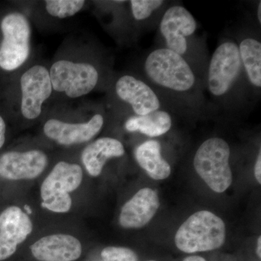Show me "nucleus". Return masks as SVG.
<instances>
[{
  "mask_svg": "<svg viewBox=\"0 0 261 261\" xmlns=\"http://www.w3.org/2000/svg\"><path fill=\"white\" fill-rule=\"evenodd\" d=\"M256 17L257 23H258L259 25H260L261 24V2H259L258 4H257V11H256Z\"/></svg>",
  "mask_w": 261,
  "mask_h": 261,
  "instance_id": "26",
  "label": "nucleus"
},
{
  "mask_svg": "<svg viewBox=\"0 0 261 261\" xmlns=\"http://www.w3.org/2000/svg\"><path fill=\"white\" fill-rule=\"evenodd\" d=\"M82 179L80 165L65 161L57 163L41 186L42 207L58 214L68 212L72 206L70 193L80 187Z\"/></svg>",
  "mask_w": 261,
  "mask_h": 261,
  "instance_id": "7",
  "label": "nucleus"
},
{
  "mask_svg": "<svg viewBox=\"0 0 261 261\" xmlns=\"http://www.w3.org/2000/svg\"><path fill=\"white\" fill-rule=\"evenodd\" d=\"M114 91L117 97L129 107L133 116H145L165 108L156 91L135 75H121L115 84Z\"/></svg>",
  "mask_w": 261,
  "mask_h": 261,
  "instance_id": "10",
  "label": "nucleus"
},
{
  "mask_svg": "<svg viewBox=\"0 0 261 261\" xmlns=\"http://www.w3.org/2000/svg\"><path fill=\"white\" fill-rule=\"evenodd\" d=\"M240 59L247 87L257 94L261 88V42L252 34H245L238 41Z\"/></svg>",
  "mask_w": 261,
  "mask_h": 261,
  "instance_id": "17",
  "label": "nucleus"
},
{
  "mask_svg": "<svg viewBox=\"0 0 261 261\" xmlns=\"http://www.w3.org/2000/svg\"><path fill=\"white\" fill-rule=\"evenodd\" d=\"M197 29V21L187 8L180 5L168 7L159 23V34L163 44L160 47L176 53L193 67L192 53Z\"/></svg>",
  "mask_w": 261,
  "mask_h": 261,
  "instance_id": "6",
  "label": "nucleus"
},
{
  "mask_svg": "<svg viewBox=\"0 0 261 261\" xmlns=\"http://www.w3.org/2000/svg\"><path fill=\"white\" fill-rule=\"evenodd\" d=\"M226 239L224 221L214 213L201 211L182 224L175 236L178 250L186 253L211 251L222 246Z\"/></svg>",
  "mask_w": 261,
  "mask_h": 261,
  "instance_id": "3",
  "label": "nucleus"
},
{
  "mask_svg": "<svg viewBox=\"0 0 261 261\" xmlns=\"http://www.w3.org/2000/svg\"><path fill=\"white\" fill-rule=\"evenodd\" d=\"M142 68L146 82L160 97L166 94L184 106H192L195 99H202L203 89L200 88L198 74L176 53L166 48H156L146 56Z\"/></svg>",
  "mask_w": 261,
  "mask_h": 261,
  "instance_id": "1",
  "label": "nucleus"
},
{
  "mask_svg": "<svg viewBox=\"0 0 261 261\" xmlns=\"http://www.w3.org/2000/svg\"><path fill=\"white\" fill-rule=\"evenodd\" d=\"M172 126L171 113L166 108L145 116H130L124 123L127 132H139L151 138L166 135Z\"/></svg>",
  "mask_w": 261,
  "mask_h": 261,
  "instance_id": "19",
  "label": "nucleus"
},
{
  "mask_svg": "<svg viewBox=\"0 0 261 261\" xmlns=\"http://www.w3.org/2000/svg\"><path fill=\"white\" fill-rule=\"evenodd\" d=\"M230 154L231 150L226 140L211 137L201 144L194 157L196 172L211 190L217 193L226 191L232 183Z\"/></svg>",
  "mask_w": 261,
  "mask_h": 261,
  "instance_id": "5",
  "label": "nucleus"
},
{
  "mask_svg": "<svg viewBox=\"0 0 261 261\" xmlns=\"http://www.w3.org/2000/svg\"><path fill=\"white\" fill-rule=\"evenodd\" d=\"M160 207L157 192L150 188L141 189L122 207L119 223L126 228H139L146 226Z\"/></svg>",
  "mask_w": 261,
  "mask_h": 261,
  "instance_id": "15",
  "label": "nucleus"
},
{
  "mask_svg": "<svg viewBox=\"0 0 261 261\" xmlns=\"http://www.w3.org/2000/svg\"><path fill=\"white\" fill-rule=\"evenodd\" d=\"M147 261H155V260H147Z\"/></svg>",
  "mask_w": 261,
  "mask_h": 261,
  "instance_id": "29",
  "label": "nucleus"
},
{
  "mask_svg": "<svg viewBox=\"0 0 261 261\" xmlns=\"http://www.w3.org/2000/svg\"><path fill=\"white\" fill-rule=\"evenodd\" d=\"M47 163V154L39 149L8 151L0 154V176L10 181L34 179L42 174Z\"/></svg>",
  "mask_w": 261,
  "mask_h": 261,
  "instance_id": "11",
  "label": "nucleus"
},
{
  "mask_svg": "<svg viewBox=\"0 0 261 261\" xmlns=\"http://www.w3.org/2000/svg\"><path fill=\"white\" fill-rule=\"evenodd\" d=\"M24 209H25V214H32V209H31V207H29V205H25L24 206Z\"/></svg>",
  "mask_w": 261,
  "mask_h": 261,
  "instance_id": "28",
  "label": "nucleus"
},
{
  "mask_svg": "<svg viewBox=\"0 0 261 261\" xmlns=\"http://www.w3.org/2000/svg\"><path fill=\"white\" fill-rule=\"evenodd\" d=\"M183 261H206L205 259L197 255H192V256L187 257L184 259Z\"/></svg>",
  "mask_w": 261,
  "mask_h": 261,
  "instance_id": "25",
  "label": "nucleus"
},
{
  "mask_svg": "<svg viewBox=\"0 0 261 261\" xmlns=\"http://www.w3.org/2000/svg\"><path fill=\"white\" fill-rule=\"evenodd\" d=\"M135 157L137 163L154 180L167 178L171 172L169 163L162 155V147L157 140H147L136 147Z\"/></svg>",
  "mask_w": 261,
  "mask_h": 261,
  "instance_id": "18",
  "label": "nucleus"
},
{
  "mask_svg": "<svg viewBox=\"0 0 261 261\" xmlns=\"http://www.w3.org/2000/svg\"><path fill=\"white\" fill-rule=\"evenodd\" d=\"M104 123V117L101 113H97L84 123H71L49 119L44 123L43 130L46 137L59 145L70 146L92 140L102 130Z\"/></svg>",
  "mask_w": 261,
  "mask_h": 261,
  "instance_id": "13",
  "label": "nucleus"
},
{
  "mask_svg": "<svg viewBox=\"0 0 261 261\" xmlns=\"http://www.w3.org/2000/svg\"><path fill=\"white\" fill-rule=\"evenodd\" d=\"M125 148L119 140L112 137H102L84 148L82 161L90 176L97 177L109 159L124 155Z\"/></svg>",
  "mask_w": 261,
  "mask_h": 261,
  "instance_id": "16",
  "label": "nucleus"
},
{
  "mask_svg": "<svg viewBox=\"0 0 261 261\" xmlns=\"http://www.w3.org/2000/svg\"><path fill=\"white\" fill-rule=\"evenodd\" d=\"M129 3L132 16L139 22L147 21L166 5L162 0H132Z\"/></svg>",
  "mask_w": 261,
  "mask_h": 261,
  "instance_id": "21",
  "label": "nucleus"
},
{
  "mask_svg": "<svg viewBox=\"0 0 261 261\" xmlns=\"http://www.w3.org/2000/svg\"><path fill=\"white\" fill-rule=\"evenodd\" d=\"M85 3L84 0H48L45 1V8L51 16L66 18L78 13Z\"/></svg>",
  "mask_w": 261,
  "mask_h": 261,
  "instance_id": "20",
  "label": "nucleus"
},
{
  "mask_svg": "<svg viewBox=\"0 0 261 261\" xmlns=\"http://www.w3.org/2000/svg\"><path fill=\"white\" fill-rule=\"evenodd\" d=\"M104 261H138V257L133 250L122 247H108L101 252Z\"/></svg>",
  "mask_w": 261,
  "mask_h": 261,
  "instance_id": "22",
  "label": "nucleus"
},
{
  "mask_svg": "<svg viewBox=\"0 0 261 261\" xmlns=\"http://www.w3.org/2000/svg\"><path fill=\"white\" fill-rule=\"evenodd\" d=\"M3 114V111H0V149L6 142L7 123Z\"/></svg>",
  "mask_w": 261,
  "mask_h": 261,
  "instance_id": "23",
  "label": "nucleus"
},
{
  "mask_svg": "<svg viewBox=\"0 0 261 261\" xmlns=\"http://www.w3.org/2000/svg\"><path fill=\"white\" fill-rule=\"evenodd\" d=\"M49 72L53 90L73 99L90 93L99 80L97 68L89 63L61 60L53 63Z\"/></svg>",
  "mask_w": 261,
  "mask_h": 261,
  "instance_id": "8",
  "label": "nucleus"
},
{
  "mask_svg": "<svg viewBox=\"0 0 261 261\" xmlns=\"http://www.w3.org/2000/svg\"><path fill=\"white\" fill-rule=\"evenodd\" d=\"M257 255L259 258L261 257V237H259L258 240H257V249H256Z\"/></svg>",
  "mask_w": 261,
  "mask_h": 261,
  "instance_id": "27",
  "label": "nucleus"
},
{
  "mask_svg": "<svg viewBox=\"0 0 261 261\" xmlns=\"http://www.w3.org/2000/svg\"><path fill=\"white\" fill-rule=\"evenodd\" d=\"M255 176L256 178L257 181L259 184H261V152L260 150L259 151L258 154H257L256 161H255Z\"/></svg>",
  "mask_w": 261,
  "mask_h": 261,
  "instance_id": "24",
  "label": "nucleus"
},
{
  "mask_svg": "<svg viewBox=\"0 0 261 261\" xmlns=\"http://www.w3.org/2000/svg\"><path fill=\"white\" fill-rule=\"evenodd\" d=\"M20 87L22 116L28 120L37 119L53 91L49 70L43 65H34L20 77Z\"/></svg>",
  "mask_w": 261,
  "mask_h": 261,
  "instance_id": "9",
  "label": "nucleus"
},
{
  "mask_svg": "<svg viewBox=\"0 0 261 261\" xmlns=\"http://www.w3.org/2000/svg\"><path fill=\"white\" fill-rule=\"evenodd\" d=\"M246 81L238 43L232 39H224L215 49L205 76V87L213 100L231 106L241 95Z\"/></svg>",
  "mask_w": 261,
  "mask_h": 261,
  "instance_id": "2",
  "label": "nucleus"
},
{
  "mask_svg": "<svg viewBox=\"0 0 261 261\" xmlns=\"http://www.w3.org/2000/svg\"><path fill=\"white\" fill-rule=\"evenodd\" d=\"M30 249L33 256L39 261H74L82 253L80 240L65 233L44 237L33 244Z\"/></svg>",
  "mask_w": 261,
  "mask_h": 261,
  "instance_id": "14",
  "label": "nucleus"
},
{
  "mask_svg": "<svg viewBox=\"0 0 261 261\" xmlns=\"http://www.w3.org/2000/svg\"><path fill=\"white\" fill-rule=\"evenodd\" d=\"M32 28L28 18L20 12L0 16V70L15 71L27 62L31 53Z\"/></svg>",
  "mask_w": 261,
  "mask_h": 261,
  "instance_id": "4",
  "label": "nucleus"
},
{
  "mask_svg": "<svg viewBox=\"0 0 261 261\" xmlns=\"http://www.w3.org/2000/svg\"><path fill=\"white\" fill-rule=\"evenodd\" d=\"M28 215L18 206L7 207L0 214V260L9 258L32 232Z\"/></svg>",
  "mask_w": 261,
  "mask_h": 261,
  "instance_id": "12",
  "label": "nucleus"
}]
</instances>
